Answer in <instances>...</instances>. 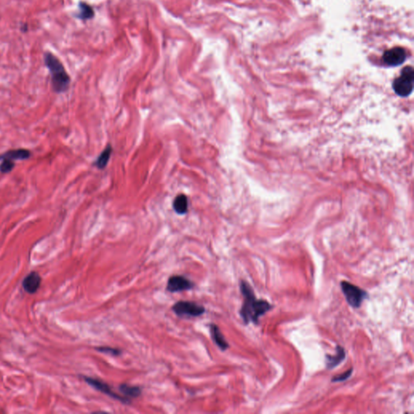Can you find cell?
<instances>
[{
    "label": "cell",
    "instance_id": "obj_1",
    "mask_svg": "<svg viewBox=\"0 0 414 414\" xmlns=\"http://www.w3.org/2000/svg\"><path fill=\"white\" fill-rule=\"evenodd\" d=\"M239 288L244 297L243 305L239 311L242 320L245 324H249L250 322L258 324L260 317L273 308V305L264 299H256L252 288L246 281H240Z\"/></svg>",
    "mask_w": 414,
    "mask_h": 414
},
{
    "label": "cell",
    "instance_id": "obj_2",
    "mask_svg": "<svg viewBox=\"0 0 414 414\" xmlns=\"http://www.w3.org/2000/svg\"><path fill=\"white\" fill-rule=\"evenodd\" d=\"M44 61L51 74V84L54 91L62 93L67 91L71 84V78L62 62L49 51L44 54Z\"/></svg>",
    "mask_w": 414,
    "mask_h": 414
},
{
    "label": "cell",
    "instance_id": "obj_3",
    "mask_svg": "<svg viewBox=\"0 0 414 414\" xmlns=\"http://www.w3.org/2000/svg\"><path fill=\"white\" fill-rule=\"evenodd\" d=\"M414 69L406 67L403 69L400 76L393 83V89L398 96L406 97L412 93L414 89Z\"/></svg>",
    "mask_w": 414,
    "mask_h": 414
},
{
    "label": "cell",
    "instance_id": "obj_4",
    "mask_svg": "<svg viewBox=\"0 0 414 414\" xmlns=\"http://www.w3.org/2000/svg\"><path fill=\"white\" fill-rule=\"evenodd\" d=\"M173 312L180 318H196L206 312V308L193 301H178L172 306Z\"/></svg>",
    "mask_w": 414,
    "mask_h": 414
},
{
    "label": "cell",
    "instance_id": "obj_5",
    "mask_svg": "<svg viewBox=\"0 0 414 414\" xmlns=\"http://www.w3.org/2000/svg\"><path fill=\"white\" fill-rule=\"evenodd\" d=\"M341 288L348 304L355 308L360 307L364 300L368 298V294L365 290L352 283L342 281L341 283Z\"/></svg>",
    "mask_w": 414,
    "mask_h": 414
},
{
    "label": "cell",
    "instance_id": "obj_6",
    "mask_svg": "<svg viewBox=\"0 0 414 414\" xmlns=\"http://www.w3.org/2000/svg\"><path fill=\"white\" fill-rule=\"evenodd\" d=\"M83 378L89 385L91 386L94 389H96L98 392L103 393L105 395L108 396L109 397L118 400L119 402L122 403L124 405H130L131 404V399L116 393L114 391H113L110 386L108 385V383H105L104 381L98 379V378L89 377V376H84Z\"/></svg>",
    "mask_w": 414,
    "mask_h": 414
},
{
    "label": "cell",
    "instance_id": "obj_7",
    "mask_svg": "<svg viewBox=\"0 0 414 414\" xmlns=\"http://www.w3.org/2000/svg\"><path fill=\"white\" fill-rule=\"evenodd\" d=\"M194 284L189 278L182 275H173L168 278L166 290L170 293L182 292L192 290Z\"/></svg>",
    "mask_w": 414,
    "mask_h": 414
},
{
    "label": "cell",
    "instance_id": "obj_8",
    "mask_svg": "<svg viewBox=\"0 0 414 414\" xmlns=\"http://www.w3.org/2000/svg\"><path fill=\"white\" fill-rule=\"evenodd\" d=\"M406 53L405 50L400 47H395L386 51L383 54V61L389 66H399L405 62Z\"/></svg>",
    "mask_w": 414,
    "mask_h": 414
},
{
    "label": "cell",
    "instance_id": "obj_9",
    "mask_svg": "<svg viewBox=\"0 0 414 414\" xmlns=\"http://www.w3.org/2000/svg\"><path fill=\"white\" fill-rule=\"evenodd\" d=\"M41 278L36 272H32L23 281V288L29 294L36 293L41 286Z\"/></svg>",
    "mask_w": 414,
    "mask_h": 414
},
{
    "label": "cell",
    "instance_id": "obj_10",
    "mask_svg": "<svg viewBox=\"0 0 414 414\" xmlns=\"http://www.w3.org/2000/svg\"><path fill=\"white\" fill-rule=\"evenodd\" d=\"M211 336L214 342L222 351H225L229 348V344L226 341L224 336L221 332L220 328L216 324H211L210 325Z\"/></svg>",
    "mask_w": 414,
    "mask_h": 414
},
{
    "label": "cell",
    "instance_id": "obj_11",
    "mask_svg": "<svg viewBox=\"0 0 414 414\" xmlns=\"http://www.w3.org/2000/svg\"><path fill=\"white\" fill-rule=\"evenodd\" d=\"M345 349L341 346V345H337L336 348V355H326V366L329 370L335 368L337 366H339L345 359Z\"/></svg>",
    "mask_w": 414,
    "mask_h": 414
},
{
    "label": "cell",
    "instance_id": "obj_12",
    "mask_svg": "<svg viewBox=\"0 0 414 414\" xmlns=\"http://www.w3.org/2000/svg\"><path fill=\"white\" fill-rule=\"evenodd\" d=\"M31 152L26 149H16L7 151L0 155V161L8 160V161H24L31 156Z\"/></svg>",
    "mask_w": 414,
    "mask_h": 414
},
{
    "label": "cell",
    "instance_id": "obj_13",
    "mask_svg": "<svg viewBox=\"0 0 414 414\" xmlns=\"http://www.w3.org/2000/svg\"><path fill=\"white\" fill-rule=\"evenodd\" d=\"M119 391L122 393V396L126 397L138 398L142 394V388L137 386L129 385L127 383H122L119 385Z\"/></svg>",
    "mask_w": 414,
    "mask_h": 414
},
{
    "label": "cell",
    "instance_id": "obj_14",
    "mask_svg": "<svg viewBox=\"0 0 414 414\" xmlns=\"http://www.w3.org/2000/svg\"><path fill=\"white\" fill-rule=\"evenodd\" d=\"M189 201L184 194H179L173 201V209L179 215H184L188 211Z\"/></svg>",
    "mask_w": 414,
    "mask_h": 414
},
{
    "label": "cell",
    "instance_id": "obj_15",
    "mask_svg": "<svg viewBox=\"0 0 414 414\" xmlns=\"http://www.w3.org/2000/svg\"><path fill=\"white\" fill-rule=\"evenodd\" d=\"M112 151H113V149H112V146L110 145L106 146V148L101 152V155L99 156L98 158L95 162V166H96L100 169H103V168H106L108 164L109 159H110Z\"/></svg>",
    "mask_w": 414,
    "mask_h": 414
},
{
    "label": "cell",
    "instance_id": "obj_16",
    "mask_svg": "<svg viewBox=\"0 0 414 414\" xmlns=\"http://www.w3.org/2000/svg\"><path fill=\"white\" fill-rule=\"evenodd\" d=\"M79 13L78 17L83 20L90 19L94 17V11L92 7L86 2H80L79 3Z\"/></svg>",
    "mask_w": 414,
    "mask_h": 414
},
{
    "label": "cell",
    "instance_id": "obj_17",
    "mask_svg": "<svg viewBox=\"0 0 414 414\" xmlns=\"http://www.w3.org/2000/svg\"><path fill=\"white\" fill-rule=\"evenodd\" d=\"M96 350H97L98 352L112 355V356L118 357L122 355V350L117 348L110 347V346H99L96 348Z\"/></svg>",
    "mask_w": 414,
    "mask_h": 414
},
{
    "label": "cell",
    "instance_id": "obj_18",
    "mask_svg": "<svg viewBox=\"0 0 414 414\" xmlns=\"http://www.w3.org/2000/svg\"><path fill=\"white\" fill-rule=\"evenodd\" d=\"M15 163L13 161L8 160H2V163L0 164V172L2 173H8L14 168Z\"/></svg>",
    "mask_w": 414,
    "mask_h": 414
},
{
    "label": "cell",
    "instance_id": "obj_19",
    "mask_svg": "<svg viewBox=\"0 0 414 414\" xmlns=\"http://www.w3.org/2000/svg\"><path fill=\"white\" fill-rule=\"evenodd\" d=\"M353 373V368H350V370H348V371H345V373L341 374L339 376H334L333 378H332V382L333 383H336V382H343V381H345L348 378H350L351 375Z\"/></svg>",
    "mask_w": 414,
    "mask_h": 414
}]
</instances>
